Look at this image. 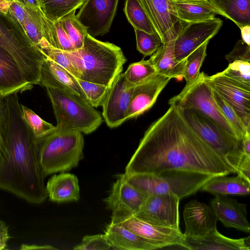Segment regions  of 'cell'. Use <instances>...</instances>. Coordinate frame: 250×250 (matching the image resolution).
<instances>
[{
	"label": "cell",
	"instance_id": "cell-1",
	"mask_svg": "<svg viewBox=\"0 0 250 250\" xmlns=\"http://www.w3.org/2000/svg\"><path fill=\"white\" fill-rule=\"evenodd\" d=\"M178 171L212 176L237 173L193 129L179 108L170 106L146 131L124 173L160 175Z\"/></svg>",
	"mask_w": 250,
	"mask_h": 250
},
{
	"label": "cell",
	"instance_id": "cell-2",
	"mask_svg": "<svg viewBox=\"0 0 250 250\" xmlns=\"http://www.w3.org/2000/svg\"><path fill=\"white\" fill-rule=\"evenodd\" d=\"M18 93L4 96L6 146L0 163V189L34 204L47 197L45 176L40 164L36 139L22 117Z\"/></svg>",
	"mask_w": 250,
	"mask_h": 250
},
{
	"label": "cell",
	"instance_id": "cell-3",
	"mask_svg": "<svg viewBox=\"0 0 250 250\" xmlns=\"http://www.w3.org/2000/svg\"><path fill=\"white\" fill-rule=\"evenodd\" d=\"M63 52L77 71L79 79L109 87L122 72L126 62L120 47L99 41L88 33L81 48Z\"/></svg>",
	"mask_w": 250,
	"mask_h": 250
},
{
	"label": "cell",
	"instance_id": "cell-4",
	"mask_svg": "<svg viewBox=\"0 0 250 250\" xmlns=\"http://www.w3.org/2000/svg\"><path fill=\"white\" fill-rule=\"evenodd\" d=\"M41 166L45 177L69 171L83 158L84 139L78 131L55 129L36 139Z\"/></svg>",
	"mask_w": 250,
	"mask_h": 250
},
{
	"label": "cell",
	"instance_id": "cell-5",
	"mask_svg": "<svg viewBox=\"0 0 250 250\" xmlns=\"http://www.w3.org/2000/svg\"><path fill=\"white\" fill-rule=\"evenodd\" d=\"M0 46L8 52L32 85L40 84L41 71L46 56L28 38L12 17L0 12Z\"/></svg>",
	"mask_w": 250,
	"mask_h": 250
},
{
	"label": "cell",
	"instance_id": "cell-6",
	"mask_svg": "<svg viewBox=\"0 0 250 250\" xmlns=\"http://www.w3.org/2000/svg\"><path fill=\"white\" fill-rule=\"evenodd\" d=\"M46 88L57 121L56 130L87 134L102 124L101 114L82 99L61 90Z\"/></svg>",
	"mask_w": 250,
	"mask_h": 250
},
{
	"label": "cell",
	"instance_id": "cell-7",
	"mask_svg": "<svg viewBox=\"0 0 250 250\" xmlns=\"http://www.w3.org/2000/svg\"><path fill=\"white\" fill-rule=\"evenodd\" d=\"M126 180L147 196L173 194L181 200L195 193L211 175L199 172L178 171L160 175L147 173H123Z\"/></svg>",
	"mask_w": 250,
	"mask_h": 250
},
{
	"label": "cell",
	"instance_id": "cell-8",
	"mask_svg": "<svg viewBox=\"0 0 250 250\" xmlns=\"http://www.w3.org/2000/svg\"><path fill=\"white\" fill-rule=\"evenodd\" d=\"M179 109L193 129L215 151L226 158L237 172L244 156L243 139L229 133L196 110Z\"/></svg>",
	"mask_w": 250,
	"mask_h": 250
},
{
	"label": "cell",
	"instance_id": "cell-9",
	"mask_svg": "<svg viewBox=\"0 0 250 250\" xmlns=\"http://www.w3.org/2000/svg\"><path fill=\"white\" fill-rule=\"evenodd\" d=\"M203 72L182 90L169 99L170 106L196 110L211 119L233 135L240 138L224 116L213 95V91Z\"/></svg>",
	"mask_w": 250,
	"mask_h": 250
},
{
	"label": "cell",
	"instance_id": "cell-10",
	"mask_svg": "<svg viewBox=\"0 0 250 250\" xmlns=\"http://www.w3.org/2000/svg\"><path fill=\"white\" fill-rule=\"evenodd\" d=\"M180 200L173 194L149 195L134 216L153 225L180 229Z\"/></svg>",
	"mask_w": 250,
	"mask_h": 250
},
{
	"label": "cell",
	"instance_id": "cell-11",
	"mask_svg": "<svg viewBox=\"0 0 250 250\" xmlns=\"http://www.w3.org/2000/svg\"><path fill=\"white\" fill-rule=\"evenodd\" d=\"M223 23L220 19L215 17L202 21L182 22L174 41L175 59L179 62L184 60L190 53L213 37Z\"/></svg>",
	"mask_w": 250,
	"mask_h": 250
},
{
	"label": "cell",
	"instance_id": "cell-12",
	"mask_svg": "<svg viewBox=\"0 0 250 250\" xmlns=\"http://www.w3.org/2000/svg\"><path fill=\"white\" fill-rule=\"evenodd\" d=\"M207 78L212 89L232 106L250 132V86L235 81L222 72Z\"/></svg>",
	"mask_w": 250,
	"mask_h": 250
},
{
	"label": "cell",
	"instance_id": "cell-13",
	"mask_svg": "<svg viewBox=\"0 0 250 250\" xmlns=\"http://www.w3.org/2000/svg\"><path fill=\"white\" fill-rule=\"evenodd\" d=\"M119 0H86L76 15L93 37L107 33L115 16Z\"/></svg>",
	"mask_w": 250,
	"mask_h": 250
},
{
	"label": "cell",
	"instance_id": "cell-14",
	"mask_svg": "<svg viewBox=\"0 0 250 250\" xmlns=\"http://www.w3.org/2000/svg\"><path fill=\"white\" fill-rule=\"evenodd\" d=\"M147 197L121 174L118 176L104 201L106 208L112 212L111 218H115L135 215Z\"/></svg>",
	"mask_w": 250,
	"mask_h": 250
},
{
	"label": "cell",
	"instance_id": "cell-15",
	"mask_svg": "<svg viewBox=\"0 0 250 250\" xmlns=\"http://www.w3.org/2000/svg\"><path fill=\"white\" fill-rule=\"evenodd\" d=\"M134 86L127 85L123 73L115 79L102 104V116L107 125L117 127L127 120V113Z\"/></svg>",
	"mask_w": 250,
	"mask_h": 250
},
{
	"label": "cell",
	"instance_id": "cell-16",
	"mask_svg": "<svg viewBox=\"0 0 250 250\" xmlns=\"http://www.w3.org/2000/svg\"><path fill=\"white\" fill-rule=\"evenodd\" d=\"M162 42L175 40L182 22L177 18L172 0H140Z\"/></svg>",
	"mask_w": 250,
	"mask_h": 250
},
{
	"label": "cell",
	"instance_id": "cell-17",
	"mask_svg": "<svg viewBox=\"0 0 250 250\" xmlns=\"http://www.w3.org/2000/svg\"><path fill=\"white\" fill-rule=\"evenodd\" d=\"M137 235L166 247L174 245L183 247L185 235L180 229L155 226L143 221L134 215L111 218Z\"/></svg>",
	"mask_w": 250,
	"mask_h": 250
},
{
	"label": "cell",
	"instance_id": "cell-18",
	"mask_svg": "<svg viewBox=\"0 0 250 250\" xmlns=\"http://www.w3.org/2000/svg\"><path fill=\"white\" fill-rule=\"evenodd\" d=\"M171 78L157 74L134 86L127 119L136 118L150 109Z\"/></svg>",
	"mask_w": 250,
	"mask_h": 250
},
{
	"label": "cell",
	"instance_id": "cell-19",
	"mask_svg": "<svg viewBox=\"0 0 250 250\" xmlns=\"http://www.w3.org/2000/svg\"><path fill=\"white\" fill-rule=\"evenodd\" d=\"M183 217L185 236H201L217 229L218 219L213 210L209 206L197 200L185 205Z\"/></svg>",
	"mask_w": 250,
	"mask_h": 250
},
{
	"label": "cell",
	"instance_id": "cell-20",
	"mask_svg": "<svg viewBox=\"0 0 250 250\" xmlns=\"http://www.w3.org/2000/svg\"><path fill=\"white\" fill-rule=\"evenodd\" d=\"M209 206L225 227L246 233L250 232V225L247 218V204L227 195H218L210 200Z\"/></svg>",
	"mask_w": 250,
	"mask_h": 250
},
{
	"label": "cell",
	"instance_id": "cell-21",
	"mask_svg": "<svg viewBox=\"0 0 250 250\" xmlns=\"http://www.w3.org/2000/svg\"><path fill=\"white\" fill-rule=\"evenodd\" d=\"M40 84L75 95L87 102L77 78L47 57L41 67Z\"/></svg>",
	"mask_w": 250,
	"mask_h": 250
},
{
	"label": "cell",
	"instance_id": "cell-22",
	"mask_svg": "<svg viewBox=\"0 0 250 250\" xmlns=\"http://www.w3.org/2000/svg\"><path fill=\"white\" fill-rule=\"evenodd\" d=\"M104 234L113 250H154L166 247L141 237L112 221L105 227Z\"/></svg>",
	"mask_w": 250,
	"mask_h": 250
},
{
	"label": "cell",
	"instance_id": "cell-23",
	"mask_svg": "<svg viewBox=\"0 0 250 250\" xmlns=\"http://www.w3.org/2000/svg\"><path fill=\"white\" fill-rule=\"evenodd\" d=\"M183 247L190 250H250V236L232 239L216 229L201 236H185Z\"/></svg>",
	"mask_w": 250,
	"mask_h": 250
},
{
	"label": "cell",
	"instance_id": "cell-24",
	"mask_svg": "<svg viewBox=\"0 0 250 250\" xmlns=\"http://www.w3.org/2000/svg\"><path fill=\"white\" fill-rule=\"evenodd\" d=\"M33 85L26 81L12 56L0 46V94L22 93Z\"/></svg>",
	"mask_w": 250,
	"mask_h": 250
},
{
	"label": "cell",
	"instance_id": "cell-25",
	"mask_svg": "<svg viewBox=\"0 0 250 250\" xmlns=\"http://www.w3.org/2000/svg\"><path fill=\"white\" fill-rule=\"evenodd\" d=\"M45 188L47 197L52 202H76L80 198L78 179L72 173L61 172L53 175L48 180Z\"/></svg>",
	"mask_w": 250,
	"mask_h": 250
},
{
	"label": "cell",
	"instance_id": "cell-26",
	"mask_svg": "<svg viewBox=\"0 0 250 250\" xmlns=\"http://www.w3.org/2000/svg\"><path fill=\"white\" fill-rule=\"evenodd\" d=\"M201 190L218 195H248L250 192V181L240 174L236 176H216L207 181Z\"/></svg>",
	"mask_w": 250,
	"mask_h": 250
},
{
	"label": "cell",
	"instance_id": "cell-27",
	"mask_svg": "<svg viewBox=\"0 0 250 250\" xmlns=\"http://www.w3.org/2000/svg\"><path fill=\"white\" fill-rule=\"evenodd\" d=\"M175 40L163 43L148 59L158 74L171 78L182 77L184 60L178 61L175 58Z\"/></svg>",
	"mask_w": 250,
	"mask_h": 250
},
{
	"label": "cell",
	"instance_id": "cell-28",
	"mask_svg": "<svg viewBox=\"0 0 250 250\" xmlns=\"http://www.w3.org/2000/svg\"><path fill=\"white\" fill-rule=\"evenodd\" d=\"M172 3L176 15L181 22L207 20L217 14L208 0H172Z\"/></svg>",
	"mask_w": 250,
	"mask_h": 250
},
{
	"label": "cell",
	"instance_id": "cell-29",
	"mask_svg": "<svg viewBox=\"0 0 250 250\" xmlns=\"http://www.w3.org/2000/svg\"><path fill=\"white\" fill-rule=\"evenodd\" d=\"M219 14L240 27L250 25V0H208Z\"/></svg>",
	"mask_w": 250,
	"mask_h": 250
},
{
	"label": "cell",
	"instance_id": "cell-30",
	"mask_svg": "<svg viewBox=\"0 0 250 250\" xmlns=\"http://www.w3.org/2000/svg\"><path fill=\"white\" fill-rule=\"evenodd\" d=\"M22 6L25 11V17L21 26L33 44L42 51L43 47L49 44L43 34V13L41 9H34L23 5Z\"/></svg>",
	"mask_w": 250,
	"mask_h": 250
},
{
	"label": "cell",
	"instance_id": "cell-31",
	"mask_svg": "<svg viewBox=\"0 0 250 250\" xmlns=\"http://www.w3.org/2000/svg\"><path fill=\"white\" fill-rule=\"evenodd\" d=\"M42 28L44 37L53 47L65 52L75 50L60 20L52 21L43 14Z\"/></svg>",
	"mask_w": 250,
	"mask_h": 250
},
{
	"label": "cell",
	"instance_id": "cell-32",
	"mask_svg": "<svg viewBox=\"0 0 250 250\" xmlns=\"http://www.w3.org/2000/svg\"><path fill=\"white\" fill-rule=\"evenodd\" d=\"M85 0H41V9L47 19L55 21L80 8Z\"/></svg>",
	"mask_w": 250,
	"mask_h": 250
},
{
	"label": "cell",
	"instance_id": "cell-33",
	"mask_svg": "<svg viewBox=\"0 0 250 250\" xmlns=\"http://www.w3.org/2000/svg\"><path fill=\"white\" fill-rule=\"evenodd\" d=\"M124 10L128 21L134 28L149 34L156 33L140 0H126Z\"/></svg>",
	"mask_w": 250,
	"mask_h": 250
},
{
	"label": "cell",
	"instance_id": "cell-34",
	"mask_svg": "<svg viewBox=\"0 0 250 250\" xmlns=\"http://www.w3.org/2000/svg\"><path fill=\"white\" fill-rule=\"evenodd\" d=\"M209 41H207L190 53L184 60L182 77L186 84L194 81L200 74V69L207 56V48Z\"/></svg>",
	"mask_w": 250,
	"mask_h": 250
},
{
	"label": "cell",
	"instance_id": "cell-35",
	"mask_svg": "<svg viewBox=\"0 0 250 250\" xmlns=\"http://www.w3.org/2000/svg\"><path fill=\"white\" fill-rule=\"evenodd\" d=\"M123 73L129 87L139 84L158 74L148 60L130 63Z\"/></svg>",
	"mask_w": 250,
	"mask_h": 250
},
{
	"label": "cell",
	"instance_id": "cell-36",
	"mask_svg": "<svg viewBox=\"0 0 250 250\" xmlns=\"http://www.w3.org/2000/svg\"><path fill=\"white\" fill-rule=\"evenodd\" d=\"M76 11L71 12L59 20L74 49L77 50L82 47L84 37L87 32L85 28L77 20Z\"/></svg>",
	"mask_w": 250,
	"mask_h": 250
},
{
	"label": "cell",
	"instance_id": "cell-37",
	"mask_svg": "<svg viewBox=\"0 0 250 250\" xmlns=\"http://www.w3.org/2000/svg\"><path fill=\"white\" fill-rule=\"evenodd\" d=\"M21 109L22 117L36 139L42 138L55 129V126L43 120L27 106L21 104Z\"/></svg>",
	"mask_w": 250,
	"mask_h": 250
},
{
	"label": "cell",
	"instance_id": "cell-38",
	"mask_svg": "<svg viewBox=\"0 0 250 250\" xmlns=\"http://www.w3.org/2000/svg\"><path fill=\"white\" fill-rule=\"evenodd\" d=\"M213 91L214 99L224 116L233 127L238 136L243 139L248 132L245 125L232 106L216 92Z\"/></svg>",
	"mask_w": 250,
	"mask_h": 250
},
{
	"label": "cell",
	"instance_id": "cell-39",
	"mask_svg": "<svg viewBox=\"0 0 250 250\" xmlns=\"http://www.w3.org/2000/svg\"><path fill=\"white\" fill-rule=\"evenodd\" d=\"M77 81L85 95L87 103L94 107L102 106L109 87L79 79Z\"/></svg>",
	"mask_w": 250,
	"mask_h": 250
},
{
	"label": "cell",
	"instance_id": "cell-40",
	"mask_svg": "<svg viewBox=\"0 0 250 250\" xmlns=\"http://www.w3.org/2000/svg\"><path fill=\"white\" fill-rule=\"evenodd\" d=\"M137 50L145 57L152 55L163 43L162 41L156 32L149 34L144 31L134 28Z\"/></svg>",
	"mask_w": 250,
	"mask_h": 250
},
{
	"label": "cell",
	"instance_id": "cell-41",
	"mask_svg": "<svg viewBox=\"0 0 250 250\" xmlns=\"http://www.w3.org/2000/svg\"><path fill=\"white\" fill-rule=\"evenodd\" d=\"M229 78L250 86V62L235 61L222 72Z\"/></svg>",
	"mask_w": 250,
	"mask_h": 250
},
{
	"label": "cell",
	"instance_id": "cell-42",
	"mask_svg": "<svg viewBox=\"0 0 250 250\" xmlns=\"http://www.w3.org/2000/svg\"><path fill=\"white\" fill-rule=\"evenodd\" d=\"M112 249L104 234L87 235L81 242L73 248L74 250H107Z\"/></svg>",
	"mask_w": 250,
	"mask_h": 250
},
{
	"label": "cell",
	"instance_id": "cell-43",
	"mask_svg": "<svg viewBox=\"0 0 250 250\" xmlns=\"http://www.w3.org/2000/svg\"><path fill=\"white\" fill-rule=\"evenodd\" d=\"M42 51L47 57L66 69L78 79L79 75L77 71L63 51L54 47L49 44L43 47L42 49Z\"/></svg>",
	"mask_w": 250,
	"mask_h": 250
},
{
	"label": "cell",
	"instance_id": "cell-44",
	"mask_svg": "<svg viewBox=\"0 0 250 250\" xmlns=\"http://www.w3.org/2000/svg\"><path fill=\"white\" fill-rule=\"evenodd\" d=\"M225 57L229 63L235 61L250 62V45L242 40H240L236 43L232 51Z\"/></svg>",
	"mask_w": 250,
	"mask_h": 250
},
{
	"label": "cell",
	"instance_id": "cell-45",
	"mask_svg": "<svg viewBox=\"0 0 250 250\" xmlns=\"http://www.w3.org/2000/svg\"><path fill=\"white\" fill-rule=\"evenodd\" d=\"M0 94V163L2 161L6 146V119L4 98Z\"/></svg>",
	"mask_w": 250,
	"mask_h": 250
},
{
	"label": "cell",
	"instance_id": "cell-46",
	"mask_svg": "<svg viewBox=\"0 0 250 250\" xmlns=\"http://www.w3.org/2000/svg\"><path fill=\"white\" fill-rule=\"evenodd\" d=\"M15 19L21 25L25 17V11L21 4L18 1H14L10 5L7 14Z\"/></svg>",
	"mask_w": 250,
	"mask_h": 250
},
{
	"label": "cell",
	"instance_id": "cell-47",
	"mask_svg": "<svg viewBox=\"0 0 250 250\" xmlns=\"http://www.w3.org/2000/svg\"><path fill=\"white\" fill-rule=\"evenodd\" d=\"M237 174L250 181V156L244 154L238 167Z\"/></svg>",
	"mask_w": 250,
	"mask_h": 250
},
{
	"label": "cell",
	"instance_id": "cell-48",
	"mask_svg": "<svg viewBox=\"0 0 250 250\" xmlns=\"http://www.w3.org/2000/svg\"><path fill=\"white\" fill-rule=\"evenodd\" d=\"M9 239L8 227L5 222L0 220V250L7 249Z\"/></svg>",
	"mask_w": 250,
	"mask_h": 250
},
{
	"label": "cell",
	"instance_id": "cell-49",
	"mask_svg": "<svg viewBox=\"0 0 250 250\" xmlns=\"http://www.w3.org/2000/svg\"><path fill=\"white\" fill-rule=\"evenodd\" d=\"M21 250H57L56 248L51 245H38L35 244H22L20 248Z\"/></svg>",
	"mask_w": 250,
	"mask_h": 250
},
{
	"label": "cell",
	"instance_id": "cell-50",
	"mask_svg": "<svg viewBox=\"0 0 250 250\" xmlns=\"http://www.w3.org/2000/svg\"><path fill=\"white\" fill-rule=\"evenodd\" d=\"M242 40L248 45H250V25H247L240 28Z\"/></svg>",
	"mask_w": 250,
	"mask_h": 250
},
{
	"label": "cell",
	"instance_id": "cell-51",
	"mask_svg": "<svg viewBox=\"0 0 250 250\" xmlns=\"http://www.w3.org/2000/svg\"><path fill=\"white\" fill-rule=\"evenodd\" d=\"M243 154L250 156V132H247L243 138Z\"/></svg>",
	"mask_w": 250,
	"mask_h": 250
},
{
	"label": "cell",
	"instance_id": "cell-52",
	"mask_svg": "<svg viewBox=\"0 0 250 250\" xmlns=\"http://www.w3.org/2000/svg\"><path fill=\"white\" fill-rule=\"evenodd\" d=\"M21 4L30 7L34 9H41V0H16Z\"/></svg>",
	"mask_w": 250,
	"mask_h": 250
},
{
	"label": "cell",
	"instance_id": "cell-53",
	"mask_svg": "<svg viewBox=\"0 0 250 250\" xmlns=\"http://www.w3.org/2000/svg\"><path fill=\"white\" fill-rule=\"evenodd\" d=\"M15 0H0V12L7 14L10 5Z\"/></svg>",
	"mask_w": 250,
	"mask_h": 250
},
{
	"label": "cell",
	"instance_id": "cell-54",
	"mask_svg": "<svg viewBox=\"0 0 250 250\" xmlns=\"http://www.w3.org/2000/svg\"><path fill=\"white\" fill-rule=\"evenodd\" d=\"M173 1H183V0H172Z\"/></svg>",
	"mask_w": 250,
	"mask_h": 250
}]
</instances>
